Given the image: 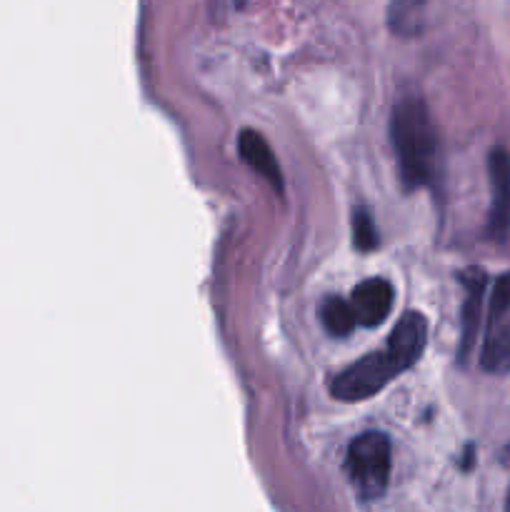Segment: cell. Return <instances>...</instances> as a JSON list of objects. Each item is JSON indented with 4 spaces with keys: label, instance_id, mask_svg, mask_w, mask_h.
Listing matches in <instances>:
<instances>
[{
    "label": "cell",
    "instance_id": "cell-1",
    "mask_svg": "<svg viewBox=\"0 0 510 512\" xmlns=\"http://www.w3.org/2000/svg\"><path fill=\"white\" fill-rule=\"evenodd\" d=\"M390 140L403 185L408 190L425 188L440 173L438 128L430 118L428 105L410 95L395 103L390 115Z\"/></svg>",
    "mask_w": 510,
    "mask_h": 512
},
{
    "label": "cell",
    "instance_id": "cell-11",
    "mask_svg": "<svg viewBox=\"0 0 510 512\" xmlns=\"http://www.w3.org/2000/svg\"><path fill=\"white\" fill-rule=\"evenodd\" d=\"M320 323L335 338H345L358 325L355 323L353 308H350V300L338 298V295H330V298L323 300V305H320Z\"/></svg>",
    "mask_w": 510,
    "mask_h": 512
},
{
    "label": "cell",
    "instance_id": "cell-9",
    "mask_svg": "<svg viewBox=\"0 0 510 512\" xmlns=\"http://www.w3.org/2000/svg\"><path fill=\"white\" fill-rule=\"evenodd\" d=\"M238 150L243 163L248 165L253 173H258L260 178L268 180L278 193L283 190V170H280L278 158H275L268 140H265L258 130H243L238 138Z\"/></svg>",
    "mask_w": 510,
    "mask_h": 512
},
{
    "label": "cell",
    "instance_id": "cell-7",
    "mask_svg": "<svg viewBox=\"0 0 510 512\" xmlns=\"http://www.w3.org/2000/svg\"><path fill=\"white\" fill-rule=\"evenodd\" d=\"M393 285L385 278L363 280L350 293V308H353L355 323L363 328H378L393 310Z\"/></svg>",
    "mask_w": 510,
    "mask_h": 512
},
{
    "label": "cell",
    "instance_id": "cell-12",
    "mask_svg": "<svg viewBox=\"0 0 510 512\" xmlns=\"http://www.w3.org/2000/svg\"><path fill=\"white\" fill-rule=\"evenodd\" d=\"M353 245L360 253H370L378 248V228H375L373 215L365 208L353 210Z\"/></svg>",
    "mask_w": 510,
    "mask_h": 512
},
{
    "label": "cell",
    "instance_id": "cell-4",
    "mask_svg": "<svg viewBox=\"0 0 510 512\" xmlns=\"http://www.w3.org/2000/svg\"><path fill=\"white\" fill-rule=\"evenodd\" d=\"M480 365L485 373H510V270L495 280L490 293Z\"/></svg>",
    "mask_w": 510,
    "mask_h": 512
},
{
    "label": "cell",
    "instance_id": "cell-10",
    "mask_svg": "<svg viewBox=\"0 0 510 512\" xmlns=\"http://www.w3.org/2000/svg\"><path fill=\"white\" fill-rule=\"evenodd\" d=\"M425 5L428 0H390L388 5V28L398 38H415L423 33Z\"/></svg>",
    "mask_w": 510,
    "mask_h": 512
},
{
    "label": "cell",
    "instance_id": "cell-13",
    "mask_svg": "<svg viewBox=\"0 0 510 512\" xmlns=\"http://www.w3.org/2000/svg\"><path fill=\"white\" fill-rule=\"evenodd\" d=\"M505 455H508V460H510V445L505 448ZM505 512H510V493H508V503H505Z\"/></svg>",
    "mask_w": 510,
    "mask_h": 512
},
{
    "label": "cell",
    "instance_id": "cell-5",
    "mask_svg": "<svg viewBox=\"0 0 510 512\" xmlns=\"http://www.w3.org/2000/svg\"><path fill=\"white\" fill-rule=\"evenodd\" d=\"M488 180H490L488 235L495 240H503L510 228V153L505 148L490 150Z\"/></svg>",
    "mask_w": 510,
    "mask_h": 512
},
{
    "label": "cell",
    "instance_id": "cell-6",
    "mask_svg": "<svg viewBox=\"0 0 510 512\" xmlns=\"http://www.w3.org/2000/svg\"><path fill=\"white\" fill-rule=\"evenodd\" d=\"M460 283L465 288L463 315H460V360H468V355L475 348V340H478L480 323H483V300L488 275L480 268H465L460 273Z\"/></svg>",
    "mask_w": 510,
    "mask_h": 512
},
{
    "label": "cell",
    "instance_id": "cell-3",
    "mask_svg": "<svg viewBox=\"0 0 510 512\" xmlns=\"http://www.w3.org/2000/svg\"><path fill=\"white\" fill-rule=\"evenodd\" d=\"M403 373V365L395 360V355L390 353L388 345H383L380 350H373V353H368L365 358L355 360L353 365L340 370L338 375H333L328 388L335 400H343V403H360V400H370L373 395H378L380 390L388 388V385Z\"/></svg>",
    "mask_w": 510,
    "mask_h": 512
},
{
    "label": "cell",
    "instance_id": "cell-2",
    "mask_svg": "<svg viewBox=\"0 0 510 512\" xmlns=\"http://www.w3.org/2000/svg\"><path fill=\"white\" fill-rule=\"evenodd\" d=\"M350 485L363 500H378L388 490L390 470H393V445L385 433L358 435L345 455Z\"/></svg>",
    "mask_w": 510,
    "mask_h": 512
},
{
    "label": "cell",
    "instance_id": "cell-8",
    "mask_svg": "<svg viewBox=\"0 0 510 512\" xmlns=\"http://www.w3.org/2000/svg\"><path fill=\"white\" fill-rule=\"evenodd\" d=\"M385 345L390 348V353L395 355L403 370H410L423 355L425 345H428V320L418 310H410L403 318L395 323L393 333L388 335Z\"/></svg>",
    "mask_w": 510,
    "mask_h": 512
}]
</instances>
